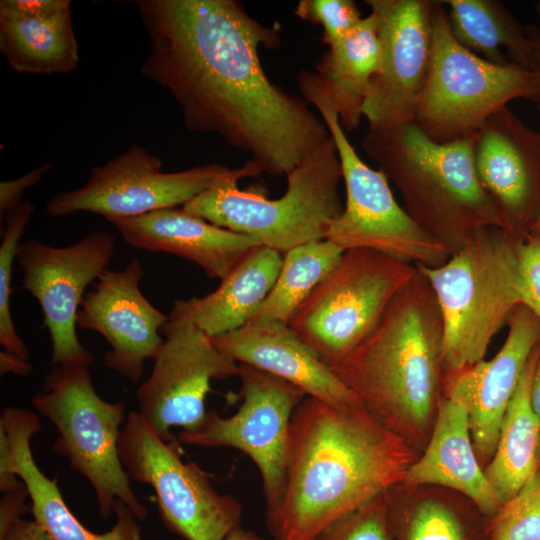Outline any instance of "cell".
Listing matches in <instances>:
<instances>
[{
    "instance_id": "cell-1",
    "label": "cell",
    "mask_w": 540,
    "mask_h": 540,
    "mask_svg": "<svg viewBox=\"0 0 540 540\" xmlns=\"http://www.w3.org/2000/svg\"><path fill=\"white\" fill-rule=\"evenodd\" d=\"M134 3L150 43L141 74L169 92L189 131L220 136L273 176H287L330 136L308 102L262 68L259 49L280 45L277 24L236 0Z\"/></svg>"
},
{
    "instance_id": "cell-2",
    "label": "cell",
    "mask_w": 540,
    "mask_h": 540,
    "mask_svg": "<svg viewBox=\"0 0 540 540\" xmlns=\"http://www.w3.org/2000/svg\"><path fill=\"white\" fill-rule=\"evenodd\" d=\"M410 453L364 406L307 396L291 420L282 496L266 513L273 540H313L402 481Z\"/></svg>"
},
{
    "instance_id": "cell-3",
    "label": "cell",
    "mask_w": 540,
    "mask_h": 540,
    "mask_svg": "<svg viewBox=\"0 0 540 540\" xmlns=\"http://www.w3.org/2000/svg\"><path fill=\"white\" fill-rule=\"evenodd\" d=\"M442 333L435 294L418 271L370 334L331 368L368 412L400 436L424 428L434 411Z\"/></svg>"
},
{
    "instance_id": "cell-4",
    "label": "cell",
    "mask_w": 540,
    "mask_h": 540,
    "mask_svg": "<svg viewBox=\"0 0 540 540\" xmlns=\"http://www.w3.org/2000/svg\"><path fill=\"white\" fill-rule=\"evenodd\" d=\"M475 135L438 143L413 121L369 126L363 149L398 187L406 212L451 253L481 228L505 230L474 166Z\"/></svg>"
},
{
    "instance_id": "cell-5",
    "label": "cell",
    "mask_w": 540,
    "mask_h": 540,
    "mask_svg": "<svg viewBox=\"0 0 540 540\" xmlns=\"http://www.w3.org/2000/svg\"><path fill=\"white\" fill-rule=\"evenodd\" d=\"M514 244L509 232L488 226L444 264L417 266L439 306L442 365L452 373L483 360L493 337L521 304Z\"/></svg>"
},
{
    "instance_id": "cell-6",
    "label": "cell",
    "mask_w": 540,
    "mask_h": 540,
    "mask_svg": "<svg viewBox=\"0 0 540 540\" xmlns=\"http://www.w3.org/2000/svg\"><path fill=\"white\" fill-rule=\"evenodd\" d=\"M342 167L330 135L287 174L283 196L268 199L261 188L240 190L239 181L212 187L181 207L219 227L249 235L280 253L323 240L343 212L338 193Z\"/></svg>"
},
{
    "instance_id": "cell-7",
    "label": "cell",
    "mask_w": 540,
    "mask_h": 540,
    "mask_svg": "<svg viewBox=\"0 0 540 540\" xmlns=\"http://www.w3.org/2000/svg\"><path fill=\"white\" fill-rule=\"evenodd\" d=\"M298 86L336 144L346 188L343 212L330 224L325 239L343 251L369 249L431 268L444 264L451 252L397 203L385 174L358 156L317 73L301 71Z\"/></svg>"
},
{
    "instance_id": "cell-8",
    "label": "cell",
    "mask_w": 540,
    "mask_h": 540,
    "mask_svg": "<svg viewBox=\"0 0 540 540\" xmlns=\"http://www.w3.org/2000/svg\"><path fill=\"white\" fill-rule=\"evenodd\" d=\"M32 404L57 430L54 452L91 484L100 516L111 517L116 500H121L138 519H145L148 510L131 488L118 449L127 418L126 401L102 399L93 386L89 366L71 364L53 365Z\"/></svg>"
},
{
    "instance_id": "cell-9",
    "label": "cell",
    "mask_w": 540,
    "mask_h": 540,
    "mask_svg": "<svg viewBox=\"0 0 540 540\" xmlns=\"http://www.w3.org/2000/svg\"><path fill=\"white\" fill-rule=\"evenodd\" d=\"M432 25L430 68L413 119L429 138L450 143L471 137L509 101L528 99L530 70L491 63L461 46L441 1H433Z\"/></svg>"
},
{
    "instance_id": "cell-10",
    "label": "cell",
    "mask_w": 540,
    "mask_h": 540,
    "mask_svg": "<svg viewBox=\"0 0 540 540\" xmlns=\"http://www.w3.org/2000/svg\"><path fill=\"white\" fill-rule=\"evenodd\" d=\"M417 273L416 265L374 250L344 251L338 265L303 302L289 326L332 366L370 334Z\"/></svg>"
},
{
    "instance_id": "cell-11",
    "label": "cell",
    "mask_w": 540,
    "mask_h": 540,
    "mask_svg": "<svg viewBox=\"0 0 540 540\" xmlns=\"http://www.w3.org/2000/svg\"><path fill=\"white\" fill-rule=\"evenodd\" d=\"M180 441L161 439L138 411L127 414L118 449L130 479L155 491L166 527L185 540H225L241 526L243 508L219 493L209 475L183 460Z\"/></svg>"
},
{
    "instance_id": "cell-12",
    "label": "cell",
    "mask_w": 540,
    "mask_h": 540,
    "mask_svg": "<svg viewBox=\"0 0 540 540\" xmlns=\"http://www.w3.org/2000/svg\"><path fill=\"white\" fill-rule=\"evenodd\" d=\"M249 159L237 168L209 163L177 172H162L161 159L132 145L103 165L95 166L78 189L51 197L46 212L55 217L89 212L108 218H130L182 207L200 193L228 181L257 177Z\"/></svg>"
},
{
    "instance_id": "cell-13",
    "label": "cell",
    "mask_w": 540,
    "mask_h": 540,
    "mask_svg": "<svg viewBox=\"0 0 540 540\" xmlns=\"http://www.w3.org/2000/svg\"><path fill=\"white\" fill-rule=\"evenodd\" d=\"M242 404L229 417L209 410L202 423L182 430L180 443L240 450L257 466L266 502L273 511L282 496L294 411L307 397L296 385L254 366L239 363Z\"/></svg>"
},
{
    "instance_id": "cell-14",
    "label": "cell",
    "mask_w": 540,
    "mask_h": 540,
    "mask_svg": "<svg viewBox=\"0 0 540 540\" xmlns=\"http://www.w3.org/2000/svg\"><path fill=\"white\" fill-rule=\"evenodd\" d=\"M163 343L150 376L136 392L138 413L163 440L176 439L172 427L192 430L204 420L210 382L237 376L239 363L221 352L212 338L186 317L169 315Z\"/></svg>"
},
{
    "instance_id": "cell-15",
    "label": "cell",
    "mask_w": 540,
    "mask_h": 540,
    "mask_svg": "<svg viewBox=\"0 0 540 540\" xmlns=\"http://www.w3.org/2000/svg\"><path fill=\"white\" fill-rule=\"evenodd\" d=\"M114 251L115 239L108 232L90 233L64 247L36 239L18 245L21 282L42 308L53 365L90 366L93 362L94 355L78 339L76 319L86 287L107 269Z\"/></svg>"
},
{
    "instance_id": "cell-16",
    "label": "cell",
    "mask_w": 540,
    "mask_h": 540,
    "mask_svg": "<svg viewBox=\"0 0 540 540\" xmlns=\"http://www.w3.org/2000/svg\"><path fill=\"white\" fill-rule=\"evenodd\" d=\"M376 16L380 64L363 107L369 126L413 121L433 46V1L366 0Z\"/></svg>"
},
{
    "instance_id": "cell-17",
    "label": "cell",
    "mask_w": 540,
    "mask_h": 540,
    "mask_svg": "<svg viewBox=\"0 0 540 540\" xmlns=\"http://www.w3.org/2000/svg\"><path fill=\"white\" fill-rule=\"evenodd\" d=\"M143 276L137 258L121 270L107 268L85 294L76 319L78 328L98 332L109 344L105 367L133 383L163 343L161 328L169 320L140 290Z\"/></svg>"
},
{
    "instance_id": "cell-18",
    "label": "cell",
    "mask_w": 540,
    "mask_h": 540,
    "mask_svg": "<svg viewBox=\"0 0 540 540\" xmlns=\"http://www.w3.org/2000/svg\"><path fill=\"white\" fill-rule=\"evenodd\" d=\"M474 166L505 230L531 229L540 214V132L507 106L500 108L475 134Z\"/></svg>"
},
{
    "instance_id": "cell-19",
    "label": "cell",
    "mask_w": 540,
    "mask_h": 540,
    "mask_svg": "<svg viewBox=\"0 0 540 540\" xmlns=\"http://www.w3.org/2000/svg\"><path fill=\"white\" fill-rule=\"evenodd\" d=\"M507 338L499 352L453 373L447 398L468 414L477 456L491 459L501 422L528 360L540 340V320L520 304L509 320Z\"/></svg>"
},
{
    "instance_id": "cell-20",
    "label": "cell",
    "mask_w": 540,
    "mask_h": 540,
    "mask_svg": "<svg viewBox=\"0 0 540 540\" xmlns=\"http://www.w3.org/2000/svg\"><path fill=\"white\" fill-rule=\"evenodd\" d=\"M214 345L238 363L248 364L301 388L307 396L337 406H363L359 398L306 345L289 325L248 322L211 337Z\"/></svg>"
},
{
    "instance_id": "cell-21",
    "label": "cell",
    "mask_w": 540,
    "mask_h": 540,
    "mask_svg": "<svg viewBox=\"0 0 540 540\" xmlns=\"http://www.w3.org/2000/svg\"><path fill=\"white\" fill-rule=\"evenodd\" d=\"M129 245L163 251L194 262L209 278L223 279L262 244L255 238L214 225L182 208L130 218H108Z\"/></svg>"
},
{
    "instance_id": "cell-22",
    "label": "cell",
    "mask_w": 540,
    "mask_h": 540,
    "mask_svg": "<svg viewBox=\"0 0 540 540\" xmlns=\"http://www.w3.org/2000/svg\"><path fill=\"white\" fill-rule=\"evenodd\" d=\"M0 51L11 69L67 74L79 65L70 0H1Z\"/></svg>"
},
{
    "instance_id": "cell-23",
    "label": "cell",
    "mask_w": 540,
    "mask_h": 540,
    "mask_svg": "<svg viewBox=\"0 0 540 540\" xmlns=\"http://www.w3.org/2000/svg\"><path fill=\"white\" fill-rule=\"evenodd\" d=\"M0 426L6 432L12 467L24 482L31 500L34 521L54 540H142V531L133 511L121 500H116V523L107 532L89 531L72 513L57 486L36 464L31 439L41 429L38 416L24 408H5Z\"/></svg>"
},
{
    "instance_id": "cell-24",
    "label": "cell",
    "mask_w": 540,
    "mask_h": 540,
    "mask_svg": "<svg viewBox=\"0 0 540 540\" xmlns=\"http://www.w3.org/2000/svg\"><path fill=\"white\" fill-rule=\"evenodd\" d=\"M407 486L440 485L470 499L492 518L503 506L477 459L467 411L448 398L440 401L432 436L424 454L407 468Z\"/></svg>"
},
{
    "instance_id": "cell-25",
    "label": "cell",
    "mask_w": 540,
    "mask_h": 540,
    "mask_svg": "<svg viewBox=\"0 0 540 540\" xmlns=\"http://www.w3.org/2000/svg\"><path fill=\"white\" fill-rule=\"evenodd\" d=\"M281 253L259 246L204 297L174 302L170 315L192 320L210 337L244 326L265 300L278 277Z\"/></svg>"
},
{
    "instance_id": "cell-26",
    "label": "cell",
    "mask_w": 540,
    "mask_h": 540,
    "mask_svg": "<svg viewBox=\"0 0 540 540\" xmlns=\"http://www.w3.org/2000/svg\"><path fill=\"white\" fill-rule=\"evenodd\" d=\"M379 64L380 44L373 12L362 18L340 42L328 47L316 64V73L331 98L343 130L353 131L359 126Z\"/></svg>"
},
{
    "instance_id": "cell-27",
    "label": "cell",
    "mask_w": 540,
    "mask_h": 540,
    "mask_svg": "<svg viewBox=\"0 0 540 540\" xmlns=\"http://www.w3.org/2000/svg\"><path fill=\"white\" fill-rule=\"evenodd\" d=\"M531 354L501 422L495 452L485 474L503 504L536 473L540 420L530 401L532 376L539 354Z\"/></svg>"
},
{
    "instance_id": "cell-28",
    "label": "cell",
    "mask_w": 540,
    "mask_h": 540,
    "mask_svg": "<svg viewBox=\"0 0 540 540\" xmlns=\"http://www.w3.org/2000/svg\"><path fill=\"white\" fill-rule=\"evenodd\" d=\"M450 31L465 49L497 65L529 67L531 46L523 27L498 0H447Z\"/></svg>"
},
{
    "instance_id": "cell-29",
    "label": "cell",
    "mask_w": 540,
    "mask_h": 540,
    "mask_svg": "<svg viewBox=\"0 0 540 540\" xmlns=\"http://www.w3.org/2000/svg\"><path fill=\"white\" fill-rule=\"evenodd\" d=\"M343 252L323 239L284 253L274 286L248 322L276 321L289 325L303 302L338 265Z\"/></svg>"
},
{
    "instance_id": "cell-30",
    "label": "cell",
    "mask_w": 540,
    "mask_h": 540,
    "mask_svg": "<svg viewBox=\"0 0 540 540\" xmlns=\"http://www.w3.org/2000/svg\"><path fill=\"white\" fill-rule=\"evenodd\" d=\"M386 518L390 540H486L487 536L488 524L480 527L434 499L403 510L386 502Z\"/></svg>"
},
{
    "instance_id": "cell-31",
    "label": "cell",
    "mask_w": 540,
    "mask_h": 540,
    "mask_svg": "<svg viewBox=\"0 0 540 540\" xmlns=\"http://www.w3.org/2000/svg\"><path fill=\"white\" fill-rule=\"evenodd\" d=\"M34 210L32 203L23 201L6 215V226L2 231L0 245V343L4 350L24 360H29V352L13 323L10 306L11 281L18 245Z\"/></svg>"
},
{
    "instance_id": "cell-32",
    "label": "cell",
    "mask_w": 540,
    "mask_h": 540,
    "mask_svg": "<svg viewBox=\"0 0 540 540\" xmlns=\"http://www.w3.org/2000/svg\"><path fill=\"white\" fill-rule=\"evenodd\" d=\"M486 540H540V472L488 521Z\"/></svg>"
},
{
    "instance_id": "cell-33",
    "label": "cell",
    "mask_w": 540,
    "mask_h": 540,
    "mask_svg": "<svg viewBox=\"0 0 540 540\" xmlns=\"http://www.w3.org/2000/svg\"><path fill=\"white\" fill-rule=\"evenodd\" d=\"M294 13L304 21L321 25L322 41L328 47L340 42L362 19L352 0H301Z\"/></svg>"
},
{
    "instance_id": "cell-34",
    "label": "cell",
    "mask_w": 540,
    "mask_h": 540,
    "mask_svg": "<svg viewBox=\"0 0 540 540\" xmlns=\"http://www.w3.org/2000/svg\"><path fill=\"white\" fill-rule=\"evenodd\" d=\"M313 540H390L385 493L330 525Z\"/></svg>"
},
{
    "instance_id": "cell-35",
    "label": "cell",
    "mask_w": 540,
    "mask_h": 540,
    "mask_svg": "<svg viewBox=\"0 0 540 540\" xmlns=\"http://www.w3.org/2000/svg\"><path fill=\"white\" fill-rule=\"evenodd\" d=\"M520 282L521 304L540 320V233H533L515 245Z\"/></svg>"
},
{
    "instance_id": "cell-36",
    "label": "cell",
    "mask_w": 540,
    "mask_h": 540,
    "mask_svg": "<svg viewBox=\"0 0 540 540\" xmlns=\"http://www.w3.org/2000/svg\"><path fill=\"white\" fill-rule=\"evenodd\" d=\"M52 168L51 164H43L28 173L12 180L0 183V217L15 209L22 201L26 189L37 184L42 177Z\"/></svg>"
},
{
    "instance_id": "cell-37",
    "label": "cell",
    "mask_w": 540,
    "mask_h": 540,
    "mask_svg": "<svg viewBox=\"0 0 540 540\" xmlns=\"http://www.w3.org/2000/svg\"><path fill=\"white\" fill-rule=\"evenodd\" d=\"M0 500V537H2L9 527L25 514L29 507L25 504L29 497L24 484L11 491L1 493Z\"/></svg>"
},
{
    "instance_id": "cell-38",
    "label": "cell",
    "mask_w": 540,
    "mask_h": 540,
    "mask_svg": "<svg viewBox=\"0 0 540 540\" xmlns=\"http://www.w3.org/2000/svg\"><path fill=\"white\" fill-rule=\"evenodd\" d=\"M22 483L13 470L9 441L5 430L0 426V491L1 493L11 491Z\"/></svg>"
},
{
    "instance_id": "cell-39",
    "label": "cell",
    "mask_w": 540,
    "mask_h": 540,
    "mask_svg": "<svg viewBox=\"0 0 540 540\" xmlns=\"http://www.w3.org/2000/svg\"><path fill=\"white\" fill-rule=\"evenodd\" d=\"M530 41L531 57L528 70L533 75L534 82L527 100L534 102L540 110V27L525 26Z\"/></svg>"
},
{
    "instance_id": "cell-40",
    "label": "cell",
    "mask_w": 540,
    "mask_h": 540,
    "mask_svg": "<svg viewBox=\"0 0 540 540\" xmlns=\"http://www.w3.org/2000/svg\"><path fill=\"white\" fill-rule=\"evenodd\" d=\"M0 540H54L34 520L17 519Z\"/></svg>"
},
{
    "instance_id": "cell-41",
    "label": "cell",
    "mask_w": 540,
    "mask_h": 540,
    "mask_svg": "<svg viewBox=\"0 0 540 540\" xmlns=\"http://www.w3.org/2000/svg\"><path fill=\"white\" fill-rule=\"evenodd\" d=\"M32 369L33 366L29 360H24L6 350L0 352L1 375L10 372L16 375L26 376L31 373Z\"/></svg>"
},
{
    "instance_id": "cell-42",
    "label": "cell",
    "mask_w": 540,
    "mask_h": 540,
    "mask_svg": "<svg viewBox=\"0 0 540 540\" xmlns=\"http://www.w3.org/2000/svg\"><path fill=\"white\" fill-rule=\"evenodd\" d=\"M530 401L533 411L540 420V350L531 381Z\"/></svg>"
},
{
    "instance_id": "cell-43",
    "label": "cell",
    "mask_w": 540,
    "mask_h": 540,
    "mask_svg": "<svg viewBox=\"0 0 540 540\" xmlns=\"http://www.w3.org/2000/svg\"><path fill=\"white\" fill-rule=\"evenodd\" d=\"M225 540H266L265 538L259 536L256 532L252 530H246L242 527L237 528L232 533H230Z\"/></svg>"
},
{
    "instance_id": "cell-44",
    "label": "cell",
    "mask_w": 540,
    "mask_h": 540,
    "mask_svg": "<svg viewBox=\"0 0 540 540\" xmlns=\"http://www.w3.org/2000/svg\"><path fill=\"white\" fill-rule=\"evenodd\" d=\"M536 464H537V471L540 472V433H539L537 450H536Z\"/></svg>"
},
{
    "instance_id": "cell-45",
    "label": "cell",
    "mask_w": 540,
    "mask_h": 540,
    "mask_svg": "<svg viewBox=\"0 0 540 540\" xmlns=\"http://www.w3.org/2000/svg\"><path fill=\"white\" fill-rule=\"evenodd\" d=\"M531 230L533 231V233H540V214L533 226L531 227Z\"/></svg>"
},
{
    "instance_id": "cell-46",
    "label": "cell",
    "mask_w": 540,
    "mask_h": 540,
    "mask_svg": "<svg viewBox=\"0 0 540 540\" xmlns=\"http://www.w3.org/2000/svg\"><path fill=\"white\" fill-rule=\"evenodd\" d=\"M535 9H536L538 15L540 16V1L536 4Z\"/></svg>"
}]
</instances>
